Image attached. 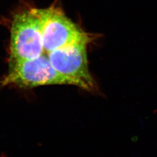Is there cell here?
I'll return each mask as SVG.
<instances>
[{
    "label": "cell",
    "instance_id": "cell-3",
    "mask_svg": "<svg viewBox=\"0 0 157 157\" xmlns=\"http://www.w3.org/2000/svg\"><path fill=\"white\" fill-rule=\"evenodd\" d=\"M2 84L26 88L55 84L75 86L73 81L56 71L45 54L32 60L10 62V70Z\"/></svg>",
    "mask_w": 157,
    "mask_h": 157
},
{
    "label": "cell",
    "instance_id": "cell-1",
    "mask_svg": "<svg viewBox=\"0 0 157 157\" xmlns=\"http://www.w3.org/2000/svg\"><path fill=\"white\" fill-rule=\"evenodd\" d=\"M43 39V54L79 43H89L91 37L65 15L60 7L36 8Z\"/></svg>",
    "mask_w": 157,
    "mask_h": 157
},
{
    "label": "cell",
    "instance_id": "cell-2",
    "mask_svg": "<svg viewBox=\"0 0 157 157\" xmlns=\"http://www.w3.org/2000/svg\"><path fill=\"white\" fill-rule=\"evenodd\" d=\"M10 62L32 60L43 54V39L36 8L17 12L11 28Z\"/></svg>",
    "mask_w": 157,
    "mask_h": 157
},
{
    "label": "cell",
    "instance_id": "cell-4",
    "mask_svg": "<svg viewBox=\"0 0 157 157\" xmlns=\"http://www.w3.org/2000/svg\"><path fill=\"white\" fill-rule=\"evenodd\" d=\"M87 44L79 43L67 45L45 55L56 71L73 81L75 86L93 91L96 85L89 67Z\"/></svg>",
    "mask_w": 157,
    "mask_h": 157
}]
</instances>
